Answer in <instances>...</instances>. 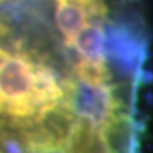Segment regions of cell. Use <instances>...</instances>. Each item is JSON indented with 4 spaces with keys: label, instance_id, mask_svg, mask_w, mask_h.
Here are the masks:
<instances>
[{
    "label": "cell",
    "instance_id": "6da1fadb",
    "mask_svg": "<svg viewBox=\"0 0 153 153\" xmlns=\"http://www.w3.org/2000/svg\"><path fill=\"white\" fill-rule=\"evenodd\" d=\"M70 105L68 58L46 7L0 12V134L24 152Z\"/></svg>",
    "mask_w": 153,
    "mask_h": 153
},
{
    "label": "cell",
    "instance_id": "7a4b0ae2",
    "mask_svg": "<svg viewBox=\"0 0 153 153\" xmlns=\"http://www.w3.org/2000/svg\"><path fill=\"white\" fill-rule=\"evenodd\" d=\"M48 153H136L134 128L100 131L76 116V124L63 145Z\"/></svg>",
    "mask_w": 153,
    "mask_h": 153
},
{
    "label": "cell",
    "instance_id": "3957f363",
    "mask_svg": "<svg viewBox=\"0 0 153 153\" xmlns=\"http://www.w3.org/2000/svg\"><path fill=\"white\" fill-rule=\"evenodd\" d=\"M0 153H22V150L0 134Z\"/></svg>",
    "mask_w": 153,
    "mask_h": 153
},
{
    "label": "cell",
    "instance_id": "277c9868",
    "mask_svg": "<svg viewBox=\"0 0 153 153\" xmlns=\"http://www.w3.org/2000/svg\"><path fill=\"white\" fill-rule=\"evenodd\" d=\"M21 2H26V0H0V9L2 7H9V5H17Z\"/></svg>",
    "mask_w": 153,
    "mask_h": 153
}]
</instances>
